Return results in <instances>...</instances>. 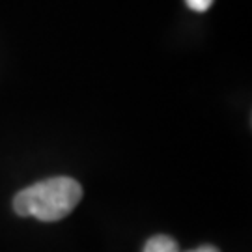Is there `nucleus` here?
<instances>
[{"mask_svg":"<svg viewBox=\"0 0 252 252\" xmlns=\"http://www.w3.org/2000/svg\"><path fill=\"white\" fill-rule=\"evenodd\" d=\"M144 252H180V247L168 235H153L148 239Z\"/></svg>","mask_w":252,"mask_h":252,"instance_id":"2","label":"nucleus"},{"mask_svg":"<svg viewBox=\"0 0 252 252\" xmlns=\"http://www.w3.org/2000/svg\"><path fill=\"white\" fill-rule=\"evenodd\" d=\"M187 2V6L190 9H194V11H207V9L211 8V4H213V0H185Z\"/></svg>","mask_w":252,"mask_h":252,"instance_id":"3","label":"nucleus"},{"mask_svg":"<svg viewBox=\"0 0 252 252\" xmlns=\"http://www.w3.org/2000/svg\"><path fill=\"white\" fill-rule=\"evenodd\" d=\"M187 252H220L217 247L213 245H204V247H198V249H192V251H187Z\"/></svg>","mask_w":252,"mask_h":252,"instance_id":"4","label":"nucleus"},{"mask_svg":"<svg viewBox=\"0 0 252 252\" xmlns=\"http://www.w3.org/2000/svg\"><path fill=\"white\" fill-rule=\"evenodd\" d=\"M82 198V187L73 178H51L34 183L17 192L13 209L21 217H36L43 222H54L67 217Z\"/></svg>","mask_w":252,"mask_h":252,"instance_id":"1","label":"nucleus"}]
</instances>
